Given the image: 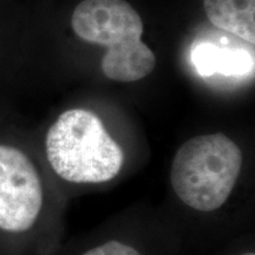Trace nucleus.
Here are the masks:
<instances>
[{
	"instance_id": "nucleus-8",
	"label": "nucleus",
	"mask_w": 255,
	"mask_h": 255,
	"mask_svg": "<svg viewBox=\"0 0 255 255\" xmlns=\"http://www.w3.org/2000/svg\"><path fill=\"white\" fill-rule=\"evenodd\" d=\"M242 255H255L254 253H246V254H242Z\"/></svg>"
},
{
	"instance_id": "nucleus-3",
	"label": "nucleus",
	"mask_w": 255,
	"mask_h": 255,
	"mask_svg": "<svg viewBox=\"0 0 255 255\" xmlns=\"http://www.w3.org/2000/svg\"><path fill=\"white\" fill-rule=\"evenodd\" d=\"M242 151L221 132L200 135L184 142L174 156L171 187L184 205L202 213L218 210L237 186Z\"/></svg>"
},
{
	"instance_id": "nucleus-5",
	"label": "nucleus",
	"mask_w": 255,
	"mask_h": 255,
	"mask_svg": "<svg viewBox=\"0 0 255 255\" xmlns=\"http://www.w3.org/2000/svg\"><path fill=\"white\" fill-rule=\"evenodd\" d=\"M191 60L194 68L202 77L215 75L242 77L254 70L253 52L207 40L199 41L193 46Z\"/></svg>"
},
{
	"instance_id": "nucleus-7",
	"label": "nucleus",
	"mask_w": 255,
	"mask_h": 255,
	"mask_svg": "<svg viewBox=\"0 0 255 255\" xmlns=\"http://www.w3.org/2000/svg\"><path fill=\"white\" fill-rule=\"evenodd\" d=\"M82 255H143L138 251L130 246V245L123 244L121 241L111 240L104 244L96 246L91 250L85 252Z\"/></svg>"
},
{
	"instance_id": "nucleus-4",
	"label": "nucleus",
	"mask_w": 255,
	"mask_h": 255,
	"mask_svg": "<svg viewBox=\"0 0 255 255\" xmlns=\"http://www.w3.org/2000/svg\"><path fill=\"white\" fill-rule=\"evenodd\" d=\"M44 202L40 175L26 154L0 144V231L20 234L36 225Z\"/></svg>"
},
{
	"instance_id": "nucleus-6",
	"label": "nucleus",
	"mask_w": 255,
	"mask_h": 255,
	"mask_svg": "<svg viewBox=\"0 0 255 255\" xmlns=\"http://www.w3.org/2000/svg\"><path fill=\"white\" fill-rule=\"evenodd\" d=\"M203 7L213 25L254 45L255 0H205Z\"/></svg>"
},
{
	"instance_id": "nucleus-2",
	"label": "nucleus",
	"mask_w": 255,
	"mask_h": 255,
	"mask_svg": "<svg viewBox=\"0 0 255 255\" xmlns=\"http://www.w3.org/2000/svg\"><path fill=\"white\" fill-rule=\"evenodd\" d=\"M45 149L52 170L76 184L108 182L124 163L119 143L94 113L84 109L60 115L47 131Z\"/></svg>"
},
{
	"instance_id": "nucleus-1",
	"label": "nucleus",
	"mask_w": 255,
	"mask_h": 255,
	"mask_svg": "<svg viewBox=\"0 0 255 255\" xmlns=\"http://www.w3.org/2000/svg\"><path fill=\"white\" fill-rule=\"evenodd\" d=\"M71 25L81 39L107 47L102 71L109 79L136 82L155 69V53L141 39L142 19L126 0H83Z\"/></svg>"
}]
</instances>
